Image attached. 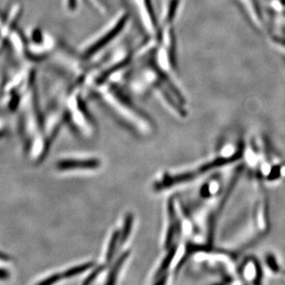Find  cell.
<instances>
[{
	"label": "cell",
	"instance_id": "cell-1",
	"mask_svg": "<svg viewBox=\"0 0 285 285\" xmlns=\"http://www.w3.org/2000/svg\"><path fill=\"white\" fill-rule=\"evenodd\" d=\"M130 16L126 11H121L109 26L106 27L103 32L99 34L96 38L91 40L83 49V57L90 59L104 49L109 44L111 43L115 38L118 37L124 30L129 22Z\"/></svg>",
	"mask_w": 285,
	"mask_h": 285
},
{
	"label": "cell",
	"instance_id": "cell-11",
	"mask_svg": "<svg viewBox=\"0 0 285 285\" xmlns=\"http://www.w3.org/2000/svg\"><path fill=\"white\" fill-rule=\"evenodd\" d=\"M94 266L93 262H87V263L83 264L76 267L71 268L65 271V273L62 274L64 278L72 277V276H78V275L82 274L86 271L89 270Z\"/></svg>",
	"mask_w": 285,
	"mask_h": 285
},
{
	"label": "cell",
	"instance_id": "cell-12",
	"mask_svg": "<svg viewBox=\"0 0 285 285\" xmlns=\"http://www.w3.org/2000/svg\"><path fill=\"white\" fill-rule=\"evenodd\" d=\"M104 269L105 266H99L95 268L93 272L86 278V280L83 282V284H89V283H92L99 276V274L104 270Z\"/></svg>",
	"mask_w": 285,
	"mask_h": 285
},
{
	"label": "cell",
	"instance_id": "cell-9",
	"mask_svg": "<svg viewBox=\"0 0 285 285\" xmlns=\"http://www.w3.org/2000/svg\"><path fill=\"white\" fill-rule=\"evenodd\" d=\"M133 222H134V216L133 214H128L125 216L124 221V225L122 228L121 232H120V244H124L126 242L130 234L132 232V228H133Z\"/></svg>",
	"mask_w": 285,
	"mask_h": 285
},
{
	"label": "cell",
	"instance_id": "cell-10",
	"mask_svg": "<svg viewBox=\"0 0 285 285\" xmlns=\"http://www.w3.org/2000/svg\"><path fill=\"white\" fill-rule=\"evenodd\" d=\"M119 243H120V232H113L109 246H108L107 252H106V261L107 263L111 262L112 259H113V255L116 253Z\"/></svg>",
	"mask_w": 285,
	"mask_h": 285
},
{
	"label": "cell",
	"instance_id": "cell-5",
	"mask_svg": "<svg viewBox=\"0 0 285 285\" xmlns=\"http://www.w3.org/2000/svg\"><path fill=\"white\" fill-rule=\"evenodd\" d=\"M262 267L266 274L272 278H281L282 269L279 258L273 252H267L263 257Z\"/></svg>",
	"mask_w": 285,
	"mask_h": 285
},
{
	"label": "cell",
	"instance_id": "cell-15",
	"mask_svg": "<svg viewBox=\"0 0 285 285\" xmlns=\"http://www.w3.org/2000/svg\"><path fill=\"white\" fill-rule=\"evenodd\" d=\"M6 20V11H3L0 10V29L2 28Z\"/></svg>",
	"mask_w": 285,
	"mask_h": 285
},
{
	"label": "cell",
	"instance_id": "cell-14",
	"mask_svg": "<svg viewBox=\"0 0 285 285\" xmlns=\"http://www.w3.org/2000/svg\"><path fill=\"white\" fill-rule=\"evenodd\" d=\"M88 1H90L93 8H96L99 12L103 13L106 11V4L103 0H88Z\"/></svg>",
	"mask_w": 285,
	"mask_h": 285
},
{
	"label": "cell",
	"instance_id": "cell-13",
	"mask_svg": "<svg viewBox=\"0 0 285 285\" xmlns=\"http://www.w3.org/2000/svg\"><path fill=\"white\" fill-rule=\"evenodd\" d=\"M63 278L62 274H54L49 277L45 278V280L40 281V284H52L60 280Z\"/></svg>",
	"mask_w": 285,
	"mask_h": 285
},
{
	"label": "cell",
	"instance_id": "cell-6",
	"mask_svg": "<svg viewBox=\"0 0 285 285\" xmlns=\"http://www.w3.org/2000/svg\"><path fill=\"white\" fill-rule=\"evenodd\" d=\"M99 160H62L58 162L56 168L59 171H68L75 169H97L100 167Z\"/></svg>",
	"mask_w": 285,
	"mask_h": 285
},
{
	"label": "cell",
	"instance_id": "cell-7",
	"mask_svg": "<svg viewBox=\"0 0 285 285\" xmlns=\"http://www.w3.org/2000/svg\"><path fill=\"white\" fill-rule=\"evenodd\" d=\"M130 251L128 250L124 252L119 257L118 259L115 262L114 266H113L111 270H110V274H109L107 277L108 280L106 283H108V284H113V283H116L117 275H118L120 269H121L122 266H123L124 262L127 260L128 258L130 257Z\"/></svg>",
	"mask_w": 285,
	"mask_h": 285
},
{
	"label": "cell",
	"instance_id": "cell-16",
	"mask_svg": "<svg viewBox=\"0 0 285 285\" xmlns=\"http://www.w3.org/2000/svg\"><path fill=\"white\" fill-rule=\"evenodd\" d=\"M281 279L285 281V271H283V273H282Z\"/></svg>",
	"mask_w": 285,
	"mask_h": 285
},
{
	"label": "cell",
	"instance_id": "cell-3",
	"mask_svg": "<svg viewBox=\"0 0 285 285\" xmlns=\"http://www.w3.org/2000/svg\"><path fill=\"white\" fill-rule=\"evenodd\" d=\"M22 12L23 7L19 2L12 3L6 10L5 22L0 29V55L6 47L8 46V40L13 31L18 28Z\"/></svg>",
	"mask_w": 285,
	"mask_h": 285
},
{
	"label": "cell",
	"instance_id": "cell-8",
	"mask_svg": "<svg viewBox=\"0 0 285 285\" xmlns=\"http://www.w3.org/2000/svg\"><path fill=\"white\" fill-rule=\"evenodd\" d=\"M178 249V246H177V245L171 246L168 254H167V256L165 257V259H164V261L162 262L160 267L159 268L158 270L156 272L155 277H160V276H161L162 275L164 274V273L167 272V269H168L170 266H171V262H173L174 258H175V255L176 254H177Z\"/></svg>",
	"mask_w": 285,
	"mask_h": 285
},
{
	"label": "cell",
	"instance_id": "cell-4",
	"mask_svg": "<svg viewBox=\"0 0 285 285\" xmlns=\"http://www.w3.org/2000/svg\"><path fill=\"white\" fill-rule=\"evenodd\" d=\"M262 264L255 257H248L238 266V276L242 283L259 284L263 278Z\"/></svg>",
	"mask_w": 285,
	"mask_h": 285
},
{
	"label": "cell",
	"instance_id": "cell-2",
	"mask_svg": "<svg viewBox=\"0 0 285 285\" xmlns=\"http://www.w3.org/2000/svg\"><path fill=\"white\" fill-rule=\"evenodd\" d=\"M142 26L149 40L159 44L160 24L157 21L151 0H134Z\"/></svg>",
	"mask_w": 285,
	"mask_h": 285
}]
</instances>
